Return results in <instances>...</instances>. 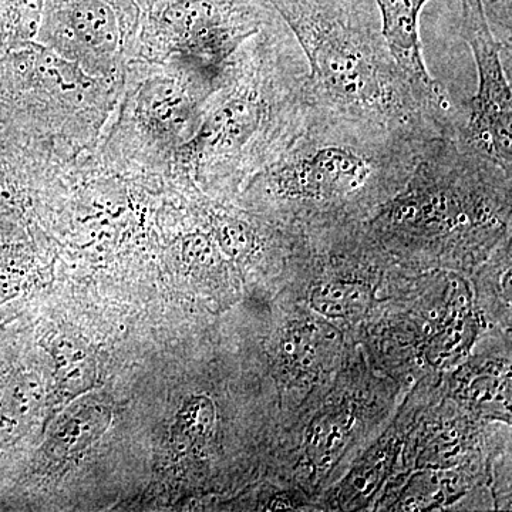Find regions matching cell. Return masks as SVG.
I'll use <instances>...</instances> for the list:
<instances>
[{
    "mask_svg": "<svg viewBox=\"0 0 512 512\" xmlns=\"http://www.w3.org/2000/svg\"><path fill=\"white\" fill-rule=\"evenodd\" d=\"M429 0H375L382 32L397 64L424 89L441 92L424 63L420 42V15Z\"/></svg>",
    "mask_w": 512,
    "mask_h": 512,
    "instance_id": "cell-6",
    "label": "cell"
},
{
    "mask_svg": "<svg viewBox=\"0 0 512 512\" xmlns=\"http://www.w3.org/2000/svg\"><path fill=\"white\" fill-rule=\"evenodd\" d=\"M365 286L350 284V282H330L320 286L313 293V308L318 309L323 315L340 316L349 315L350 312L359 311L365 303Z\"/></svg>",
    "mask_w": 512,
    "mask_h": 512,
    "instance_id": "cell-7",
    "label": "cell"
},
{
    "mask_svg": "<svg viewBox=\"0 0 512 512\" xmlns=\"http://www.w3.org/2000/svg\"><path fill=\"white\" fill-rule=\"evenodd\" d=\"M430 143L308 106L298 136L254 188L288 221L343 227L390 200Z\"/></svg>",
    "mask_w": 512,
    "mask_h": 512,
    "instance_id": "cell-2",
    "label": "cell"
},
{
    "mask_svg": "<svg viewBox=\"0 0 512 512\" xmlns=\"http://www.w3.org/2000/svg\"><path fill=\"white\" fill-rule=\"evenodd\" d=\"M511 175L456 134L431 141L413 173L377 215L384 244L424 254H470L510 218Z\"/></svg>",
    "mask_w": 512,
    "mask_h": 512,
    "instance_id": "cell-4",
    "label": "cell"
},
{
    "mask_svg": "<svg viewBox=\"0 0 512 512\" xmlns=\"http://www.w3.org/2000/svg\"><path fill=\"white\" fill-rule=\"evenodd\" d=\"M305 57L306 104L430 143L453 134L463 110L397 64L375 0H269Z\"/></svg>",
    "mask_w": 512,
    "mask_h": 512,
    "instance_id": "cell-1",
    "label": "cell"
},
{
    "mask_svg": "<svg viewBox=\"0 0 512 512\" xmlns=\"http://www.w3.org/2000/svg\"><path fill=\"white\" fill-rule=\"evenodd\" d=\"M461 9V35L476 60L478 86L454 134L511 175L512 96L501 57L505 47L488 22L484 0H461Z\"/></svg>",
    "mask_w": 512,
    "mask_h": 512,
    "instance_id": "cell-5",
    "label": "cell"
},
{
    "mask_svg": "<svg viewBox=\"0 0 512 512\" xmlns=\"http://www.w3.org/2000/svg\"><path fill=\"white\" fill-rule=\"evenodd\" d=\"M18 282L8 266L0 261V303L9 301L18 292Z\"/></svg>",
    "mask_w": 512,
    "mask_h": 512,
    "instance_id": "cell-10",
    "label": "cell"
},
{
    "mask_svg": "<svg viewBox=\"0 0 512 512\" xmlns=\"http://www.w3.org/2000/svg\"><path fill=\"white\" fill-rule=\"evenodd\" d=\"M249 46L222 74L228 87L192 143L195 165L220 180L268 167L298 136L308 111L305 57L278 13Z\"/></svg>",
    "mask_w": 512,
    "mask_h": 512,
    "instance_id": "cell-3",
    "label": "cell"
},
{
    "mask_svg": "<svg viewBox=\"0 0 512 512\" xmlns=\"http://www.w3.org/2000/svg\"><path fill=\"white\" fill-rule=\"evenodd\" d=\"M215 423V409L210 399L192 397L184 404L175 421V436L192 441L208 436Z\"/></svg>",
    "mask_w": 512,
    "mask_h": 512,
    "instance_id": "cell-8",
    "label": "cell"
},
{
    "mask_svg": "<svg viewBox=\"0 0 512 512\" xmlns=\"http://www.w3.org/2000/svg\"><path fill=\"white\" fill-rule=\"evenodd\" d=\"M485 15L490 25H497L500 32H511V0H484Z\"/></svg>",
    "mask_w": 512,
    "mask_h": 512,
    "instance_id": "cell-9",
    "label": "cell"
}]
</instances>
